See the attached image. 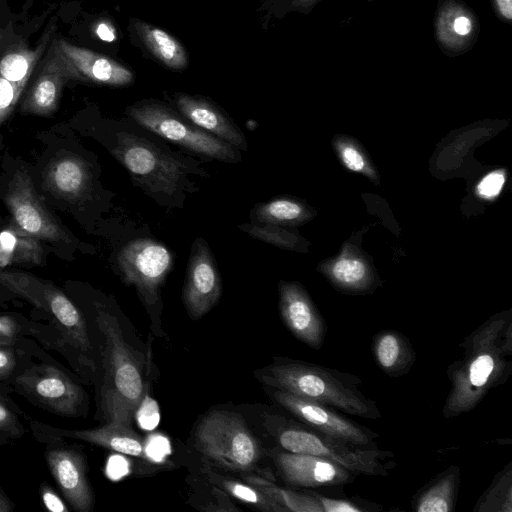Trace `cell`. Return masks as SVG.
Here are the masks:
<instances>
[{
    "instance_id": "cell-1",
    "label": "cell",
    "mask_w": 512,
    "mask_h": 512,
    "mask_svg": "<svg viewBox=\"0 0 512 512\" xmlns=\"http://www.w3.org/2000/svg\"><path fill=\"white\" fill-rule=\"evenodd\" d=\"M462 357L447 367L451 388L442 414L452 419L475 409L512 373V315L495 314L459 344Z\"/></svg>"
},
{
    "instance_id": "cell-2",
    "label": "cell",
    "mask_w": 512,
    "mask_h": 512,
    "mask_svg": "<svg viewBox=\"0 0 512 512\" xmlns=\"http://www.w3.org/2000/svg\"><path fill=\"white\" fill-rule=\"evenodd\" d=\"M0 285L30 304L32 319L43 322L58 352L76 376L92 381L98 364L88 323L80 307L64 291L48 280L18 271H0Z\"/></svg>"
},
{
    "instance_id": "cell-3",
    "label": "cell",
    "mask_w": 512,
    "mask_h": 512,
    "mask_svg": "<svg viewBox=\"0 0 512 512\" xmlns=\"http://www.w3.org/2000/svg\"><path fill=\"white\" fill-rule=\"evenodd\" d=\"M83 312V311H82ZM91 314L83 312L91 336L97 337L102 381L99 408L108 422L114 418L131 421L144 399V383L139 362L126 342L117 317L100 301Z\"/></svg>"
},
{
    "instance_id": "cell-4",
    "label": "cell",
    "mask_w": 512,
    "mask_h": 512,
    "mask_svg": "<svg viewBox=\"0 0 512 512\" xmlns=\"http://www.w3.org/2000/svg\"><path fill=\"white\" fill-rule=\"evenodd\" d=\"M273 389L330 406L345 415L382 418L377 403L360 389L362 380L351 373L302 360L279 359L261 373Z\"/></svg>"
},
{
    "instance_id": "cell-5",
    "label": "cell",
    "mask_w": 512,
    "mask_h": 512,
    "mask_svg": "<svg viewBox=\"0 0 512 512\" xmlns=\"http://www.w3.org/2000/svg\"><path fill=\"white\" fill-rule=\"evenodd\" d=\"M77 378L53 357L34 359L12 378L8 387L11 393L38 408L77 418L84 417L88 411V396Z\"/></svg>"
},
{
    "instance_id": "cell-6",
    "label": "cell",
    "mask_w": 512,
    "mask_h": 512,
    "mask_svg": "<svg viewBox=\"0 0 512 512\" xmlns=\"http://www.w3.org/2000/svg\"><path fill=\"white\" fill-rule=\"evenodd\" d=\"M277 441L283 450L330 459L357 475L387 476L396 462L394 453L379 447H361L319 432L299 421L283 422Z\"/></svg>"
},
{
    "instance_id": "cell-7",
    "label": "cell",
    "mask_w": 512,
    "mask_h": 512,
    "mask_svg": "<svg viewBox=\"0 0 512 512\" xmlns=\"http://www.w3.org/2000/svg\"><path fill=\"white\" fill-rule=\"evenodd\" d=\"M111 152L150 196H174L190 171L185 159L128 132L117 134Z\"/></svg>"
},
{
    "instance_id": "cell-8",
    "label": "cell",
    "mask_w": 512,
    "mask_h": 512,
    "mask_svg": "<svg viewBox=\"0 0 512 512\" xmlns=\"http://www.w3.org/2000/svg\"><path fill=\"white\" fill-rule=\"evenodd\" d=\"M126 114L145 129L198 156L225 163L241 160L239 149L200 129L159 101L137 102L127 108Z\"/></svg>"
},
{
    "instance_id": "cell-9",
    "label": "cell",
    "mask_w": 512,
    "mask_h": 512,
    "mask_svg": "<svg viewBox=\"0 0 512 512\" xmlns=\"http://www.w3.org/2000/svg\"><path fill=\"white\" fill-rule=\"evenodd\" d=\"M196 448L219 465L236 471L251 470L260 458V446L240 415L213 411L195 432Z\"/></svg>"
},
{
    "instance_id": "cell-10",
    "label": "cell",
    "mask_w": 512,
    "mask_h": 512,
    "mask_svg": "<svg viewBox=\"0 0 512 512\" xmlns=\"http://www.w3.org/2000/svg\"><path fill=\"white\" fill-rule=\"evenodd\" d=\"M117 261L124 282L136 288L147 307L155 306L160 288L173 267L171 251L153 239L137 238L120 250Z\"/></svg>"
},
{
    "instance_id": "cell-11",
    "label": "cell",
    "mask_w": 512,
    "mask_h": 512,
    "mask_svg": "<svg viewBox=\"0 0 512 512\" xmlns=\"http://www.w3.org/2000/svg\"><path fill=\"white\" fill-rule=\"evenodd\" d=\"M272 397L298 421L319 432L357 446L378 447L377 432L330 406L278 389H273Z\"/></svg>"
},
{
    "instance_id": "cell-12",
    "label": "cell",
    "mask_w": 512,
    "mask_h": 512,
    "mask_svg": "<svg viewBox=\"0 0 512 512\" xmlns=\"http://www.w3.org/2000/svg\"><path fill=\"white\" fill-rule=\"evenodd\" d=\"M43 444L47 467L67 503L76 512H91L95 496L83 451L66 439H48Z\"/></svg>"
},
{
    "instance_id": "cell-13",
    "label": "cell",
    "mask_w": 512,
    "mask_h": 512,
    "mask_svg": "<svg viewBox=\"0 0 512 512\" xmlns=\"http://www.w3.org/2000/svg\"><path fill=\"white\" fill-rule=\"evenodd\" d=\"M5 202L14 224L30 236L52 242H70L68 235L38 197L30 176L17 170L8 186Z\"/></svg>"
},
{
    "instance_id": "cell-14",
    "label": "cell",
    "mask_w": 512,
    "mask_h": 512,
    "mask_svg": "<svg viewBox=\"0 0 512 512\" xmlns=\"http://www.w3.org/2000/svg\"><path fill=\"white\" fill-rule=\"evenodd\" d=\"M32 435L41 443L48 439L79 440L121 454L144 458L142 438L133 430L131 421L115 418L92 429H64L25 417Z\"/></svg>"
},
{
    "instance_id": "cell-15",
    "label": "cell",
    "mask_w": 512,
    "mask_h": 512,
    "mask_svg": "<svg viewBox=\"0 0 512 512\" xmlns=\"http://www.w3.org/2000/svg\"><path fill=\"white\" fill-rule=\"evenodd\" d=\"M222 294V280L207 242L197 238L191 247L182 299L188 314L199 319L208 313Z\"/></svg>"
},
{
    "instance_id": "cell-16",
    "label": "cell",
    "mask_w": 512,
    "mask_h": 512,
    "mask_svg": "<svg viewBox=\"0 0 512 512\" xmlns=\"http://www.w3.org/2000/svg\"><path fill=\"white\" fill-rule=\"evenodd\" d=\"M280 477L296 489L340 487L355 481L357 474L323 457L292 453L286 450L273 454Z\"/></svg>"
},
{
    "instance_id": "cell-17",
    "label": "cell",
    "mask_w": 512,
    "mask_h": 512,
    "mask_svg": "<svg viewBox=\"0 0 512 512\" xmlns=\"http://www.w3.org/2000/svg\"><path fill=\"white\" fill-rule=\"evenodd\" d=\"M56 45L67 63L71 80L112 87H123L134 82L131 69L106 55L75 46L64 39L56 40Z\"/></svg>"
},
{
    "instance_id": "cell-18",
    "label": "cell",
    "mask_w": 512,
    "mask_h": 512,
    "mask_svg": "<svg viewBox=\"0 0 512 512\" xmlns=\"http://www.w3.org/2000/svg\"><path fill=\"white\" fill-rule=\"evenodd\" d=\"M279 308L285 326L312 349L322 348L327 325L304 291L292 283L280 285Z\"/></svg>"
},
{
    "instance_id": "cell-19",
    "label": "cell",
    "mask_w": 512,
    "mask_h": 512,
    "mask_svg": "<svg viewBox=\"0 0 512 512\" xmlns=\"http://www.w3.org/2000/svg\"><path fill=\"white\" fill-rule=\"evenodd\" d=\"M21 105V112L48 116L55 112L65 84L71 80L66 61L54 40Z\"/></svg>"
},
{
    "instance_id": "cell-20",
    "label": "cell",
    "mask_w": 512,
    "mask_h": 512,
    "mask_svg": "<svg viewBox=\"0 0 512 512\" xmlns=\"http://www.w3.org/2000/svg\"><path fill=\"white\" fill-rule=\"evenodd\" d=\"M179 113L195 126L239 150H247L246 137L232 119L210 100L186 93H176Z\"/></svg>"
},
{
    "instance_id": "cell-21",
    "label": "cell",
    "mask_w": 512,
    "mask_h": 512,
    "mask_svg": "<svg viewBox=\"0 0 512 512\" xmlns=\"http://www.w3.org/2000/svg\"><path fill=\"white\" fill-rule=\"evenodd\" d=\"M90 184L87 163L73 154L54 158L43 173L45 190L67 201L79 200L87 193Z\"/></svg>"
},
{
    "instance_id": "cell-22",
    "label": "cell",
    "mask_w": 512,
    "mask_h": 512,
    "mask_svg": "<svg viewBox=\"0 0 512 512\" xmlns=\"http://www.w3.org/2000/svg\"><path fill=\"white\" fill-rule=\"evenodd\" d=\"M0 346L22 348L40 359L51 358L48 351L54 350L47 326L19 313L0 314Z\"/></svg>"
},
{
    "instance_id": "cell-23",
    "label": "cell",
    "mask_w": 512,
    "mask_h": 512,
    "mask_svg": "<svg viewBox=\"0 0 512 512\" xmlns=\"http://www.w3.org/2000/svg\"><path fill=\"white\" fill-rule=\"evenodd\" d=\"M371 351L379 369L393 378L408 374L416 361L409 338L394 329H384L374 334Z\"/></svg>"
},
{
    "instance_id": "cell-24",
    "label": "cell",
    "mask_w": 512,
    "mask_h": 512,
    "mask_svg": "<svg viewBox=\"0 0 512 512\" xmlns=\"http://www.w3.org/2000/svg\"><path fill=\"white\" fill-rule=\"evenodd\" d=\"M460 468L450 465L422 486L411 501L414 512H453L460 486Z\"/></svg>"
},
{
    "instance_id": "cell-25",
    "label": "cell",
    "mask_w": 512,
    "mask_h": 512,
    "mask_svg": "<svg viewBox=\"0 0 512 512\" xmlns=\"http://www.w3.org/2000/svg\"><path fill=\"white\" fill-rule=\"evenodd\" d=\"M133 25L142 44L161 64L174 70L188 66V54L174 36L144 21L135 20Z\"/></svg>"
},
{
    "instance_id": "cell-26",
    "label": "cell",
    "mask_w": 512,
    "mask_h": 512,
    "mask_svg": "<svg viewBox=\"0 0 512 512\" xmlns=\"http://www.w3.org/2000/svg\"><path fill=\"white\" fill-rule=\"evenodd\" d=\"M43 248L38 239L15 224L0 231V268L14 264H41Z\"/></svg>"
},
{
    "instance_id": "cell-27",
    "label": "cell",
    "mask_w": 512,
    "mask_h": 512,
    "mask_svg": "<svg viewBox=\"0 0 512 512\" xmlns=\"http://www.w3.org/2000/svg\"><path fill=\"white\" fill-rule=\"evenodd\" d=\"M244 479L277 502L286 512H322L320 502L312 489L303 492L285 489L270 479L254 475H247Z\"/></svg>"
},
{
    "instance_id": "cell-28",
    "label": "cell",
    "mask_w": 512,
    "mask_h": 512,
    "mask_svg": "<svg viewBox=\"0 0 512 512\" xmlns=\"http://www.w3.org/2000/svg\"><path fill=\"white\" fill-rule=\"evenodd\" d=\"M49 35L46 34L34 50L16 47L7 51L0 60V75L14 83L28 82L49 41Z\"/></svg>"
},
{
    "instance_id": "cell-29",
    "label": "cell",
    "mask_w": 512,
    "mask_h": 512,
    "mask_svg": "<svg viewBox=\"0 0 512 512\" xmlns=\"http://www.w3.org/2000/svg\"><path fill=\"white\" fill-rule=\"evenodd\" d=\"M472 510L473 512H512V462L495 475Z\"/></svg>"
},
{
    "instance_id": "cell-30",
    "label": "cell",
    "mask_w": 512,
    "mask_h": 512,
    "mask_svg": "<svg viewBox=\"0 0 512 512\" xmlns=\"http://www.w3.org/2000/svg\"><path fill=\"white\" fill-rule=\"evenodd\" d=\"M207 472L211 482L219 485L223 490L227 491L238 500L252 505L262 511L286 512L277 502L252 485L219 476L212 471Z\"/></svg>"
},
{
    "instance_id": "cell-31",
    "label": "cell",
    "mask_w": 512,
    "mask_h": 512,
    "mask_svg": "<svg viewBox=\"0 0 512 512\" xmlns=\"http://www.w3.org/2000/svg\"><path fill=\"white\" fill-rule=\"evenodd\" d=\"M302 207L286 198H275L256 204L250 213L251 223L282 224L299 219Z\"/></svg>"
},
{
    "instance_id": "cell-32",
    "label": "cell",
    "mask_w": 512,
    "mask_h": 512,
    "mask_svg": "<svg viewBox=\"0 0 512 512\" xmlns=\"http://www.w3.org/2000/svg\"><path fill=\"white\" fill-rule=\"evenodd\" d=\"M10 393L0 387V446L10 444L26 434L21 417L27 415L12 400Z\"/></svg>"
},
{
    "instance_id": "cell-33",
    "label": "cell",
    "mask_w": 512,
    "mask_h": 512,
    "mask_svg": "<svg viewBox=\"0 0 512 512\" xmlns=\"http://www.w3.org/2000/svg\"><path fill=\"white\" fill-rule=\"evenodd\" d=\"M320 502L322 512H380L384 508L373 501L352 496L326 495L314 491Z\"/></svg>"
},
{
    "instance_id": "cell-34",
    "label": "cell",
    "mask_w": 512,
    "mask_h": 512,
    "mask_svg": "<svg viewBox=\"0 0 512 512\" xmlns=\"http://www.w3.org/2000/svg\"><path fill=\"white\" fill-rule=\"evenodd\" d=\"M40 359L34 353L11 346H0V387L9 393V382L30 361Z\"/></svg>"
},
{
    "instance_id": "cell-35",
    "label": "cell",
    "mask_w": 512,
    "mask_h": 512,
    "mask_svg": "<svg viewBox=\"0 0 512 512\" xmlns=\"http://www.w3.org/2000/svg\"><path fill=\"white\" fill-rule=\"evenodd\" d=\"M366 269L362 262L354 259L339 260L332 269L334 278L344 285H357L365 277Z\"/></svg>"
},
{
    "instance_id": "cell-36",
    "label": "cell",
    "mask_w": 512,
    "mask_h": 512,
    "mask_svg": "<svg viewBox=\"0 0 512 512\" xmlns=\"http://www.w3.org/2000/svg\"><path fill=\"white\" fill-rule=\"evenodd\" d=\"M26 84L8 81L0 75V125L11 114Z\"/></svg>"
},
{
    "instance_id": "cell-37",
    "label": "cell",
    "mask_w": 512,
    "mask_h": 512,
    "mask_svg": "<svg viewBox=\"0 0 512 512\" xmlns=\"http://www.w3.org/2000/svg\"><path fill=\"white\" fill-rule=\"evenodd\" d=\"M504 175L495 171L485 176L478 186V191L483 197L491 198L500 192L504 184Z\"/></svg>"
},
{
    "instance_id": "cell-38",
    "label": "cell",
    "mask_w": 512,
    "mask_h": 512,
    "mask_svg": "<svg viewBox=\"0 0 512 512\" xmlns=\"http://www.w3.org/2000/svg\"><path fill=\"white\" fill-rule=\"evenodd\" d=\"M39 492L47 510L53 512H68L69 509L57 495L55 490L47 483L43 482L39 487Z\"/></svg>"
},
{
    "instance_id": "cell-39",
    "label": "cell",
    "mask_w": 512,
    "mask_h": 512,
    "mask_svg": "<svg viewBox=\"0 0 512 512\" xmlns=\"http://www.w3.org/2000/svg\"><path fill=\"white\" fill-rule=\"evenodd\" d=\"M342 159L350 170L360 171L364 167L361 154L353 147H345L342 150Z\"/></svg>"
},
{
    "instance_id": "cell-40",
    "label": "cell",
    "mask_w": 512,
    "mask_h": 512,
    "mask_svg": "<svg viewBox=\"0 0 512 512\" xmlns=\"http://www.w3.org/2000/svg\"><path fill=\"white\" fill-rule=\"evenodd\" d=\"M97 36L106 42H112L116 38L114 27L106 21L100 22L96 27Z\"/></svg>"
},
{
    "instance_id": "cell-41",
    "label": "cell",
    "mask_w": 512,
    "mask_h": 512,
    "mask_svg": "<svg viewBox=\"0 0 512 512\" xmlns=\"http://www.w3.org/2000/svg\"><path fill=\"white\" fill-rule=\"evenodd\" d=\"M453 28L458 35L464 36L470 33L472 24L469 18L459 16L455 19Z\"/></svg>"
},
{
    "instance_id": "cell-42",
    "label": "cell",
    "mask_w": 512,
    "mask_h": 512,
    "mask_svg": "<svg viewBox=\"0 0 512 512\" xmlns=\"http://www.w3.org/2000/svg\"><path fill=\"white\" fill-rule=\"evenodd\" d=\"M16 505L6 494V492L0 487V512H12Z\"/></svg>"
},
{
    "instance_id": "cell-43",
    "label": "cell",
    "mask_w": 512,
    "mask_h": 512,
    "mask_svg": "<svg viewBox=\"0 0 512 512\" xmlns=\"http://www.w3.org/2000/svg\"><path fill=\"white\" fill-rule=\"evenodd\" d=\"M501 14L507 18H512V0H496Z\"/></svg>"
},
{
    "instance_id": "cell-44",
    "label": "cell",
    "mask_w": 512,
    "mask_h": 512,
    "mask_svg": "<svg viewBox=\"0 0 512 512\" xmlns=\"http://www.w3.org/2000/svg\"><path fill=\"white\" fill-rule=\"evenodd\" d=\"M9 299L6 295L0 290V307H7Z\"/></svg>"
}]
</instances>
